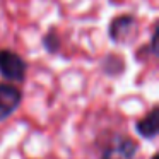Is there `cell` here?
Returning a JSON list of instances; mask_svg holds the SVG:
<instances>
[{"label":"cell","instance_id":"1","mask_svg":"<svg viewBox=\"0 0 159 159\" xmlns=\"http://www.w3.org/2000/svg\"><path fill=\"white\" fill-rule=\"evenodd\" d=\"M0 75L9 84H21L28 75V62L14 50H0Z\"/></svg>","mask_w":159,"mask_h":159},{"label":"cell","instance_id":"2","mask_svg":"<svg viewBox=\"0 0 159 159\" xmlns=\"http://www.w3.org/2000/svg\"><path fill=\"white\" fill-rule=\"evenodd\" d=\"M139 33V22L132 14L115 16L108 26V36L115 45H130Z\"/></svg>","mask_w":159,"mask_h":159},{"label":"cell","instance_id":"3","mask_svg":"<svg viewBox=\"0 0 159 159\" xmlns=\"http://www.w3.org/2000/svg\"><path fill=\"white\" fill-rule=\"evenodd\" d=\"M139 145L137 140H134L128 135H116L106 147L101 151L99 159H135L139 154Z\"/></svg>","mask_w":159,"mask_h":159},{"label":"cell","instance_id":"4","mask_svg":"<svg viewBox=\"0 0 159 159\" xmlns=\"http://www.w3.org/2000/svg\"><path fill=\"white\" fill-rule=\"evenodd\" d=\"M21 103L22 91L17 86L9 82H0V121L12 116L19 110Z\"/></svg>","mask_w":159,"mask_h":159},{"label":"cell","instance_id":"5","mask_svg":"<svg viewBox=\"0 0 159 159\" xmlns=\"http://www.w3.org/2000/svg\"><path fill=\"white\" fill-rule=\"evenodd\" d=\"M135 132L145 140H154L159 135V108L154 106L135 123Z\"/></svg>","mask_w":159,"mask_h":159},{"label":"cell","instance_id":"6","mask_svg":"<svg viewBox=\"0 0 159 159\" xmlns=\"http://www.w3.org/2000/svg\"><path fill=\"white\" fill-rule=\"evenodd\" d=\"M101 69L106 75L110 77H118L125 72V60L123 57L115 55V53H108L101 62Z\"/></svg>","mask_w":159,"mask_h":159},{"label":"cell","instance_id":"7","mask_svg":"<svg viewBox=\"0 0 159 159\" xmlns=\"http://www.w3.org/2000/svg\"><path fill=\"white\" fill-rule=\"evenodd\" d=\"M41 45H43V48H45V52L50 53V55H57V53L60 52V48H62V38H60L57 28H50L48 31L43 34Z\"/></svg>","mask_w":159,"mask_h":159},{"label":"cell","instance_id":"8","mask_svg":"<svg viewBox=\"0 0 159 159\" xmlns=\"http://www.w3.org/2000/svg\"><path fill=\"white\" fill-rule=\"evenodd\" d=\"M151 53L154 57L157 55V22H154L152 34H151Z\"/></svg>","mask_w":159,"mask_h":159},{"label":"cell","instance_id":"9","mask_svg":"<svg viewBox=\"0 0 159 159\" xmlns=\"http://www.w3.org/2000/svg\"><path fill=\"white\" fill-rule=\"evenodd\" d=\"M149 159H159V152H154V154H152Z\"/></svg>","mask_w":159,"mask_h":159}]
</instances>
